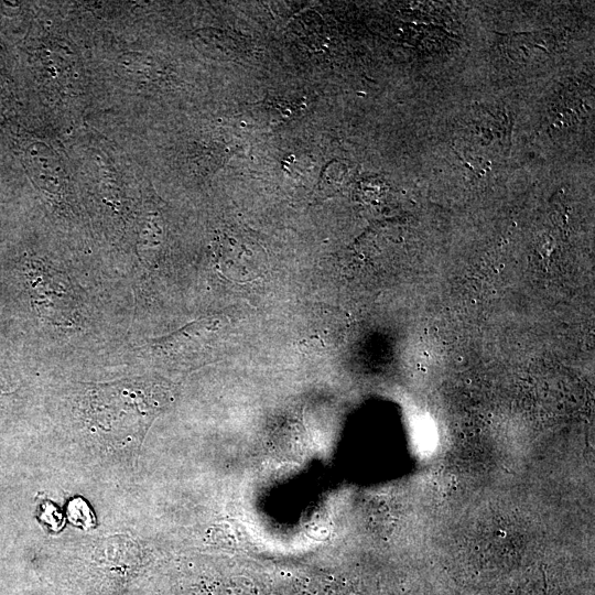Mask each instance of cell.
I'll return each mask as SVG.
<instances>
[{
	"mask_svg": "<svg viewBox=\"0 0 595 595\" xmlns=\"http://www.w3.org/2000/svg\"><path fill=\"white\" fill-rule=\"evenodd\" d=\"M24 161L31 178L39 187L57 192L64 183V169L56 154L44 143L30 144Z\"/></svg>",
	"mask_w": 595,
	"mask_h": 595,
	"instance_id": "1",
	"label": "cell"
}]
</instances>
